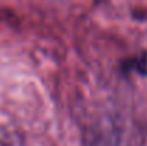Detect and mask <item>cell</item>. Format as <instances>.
<instances>
[{"mask_svg": "<svg viewBox=\"0 0 147 146\" xmlns=\"http://www.w3.org/2000/svg\"><path fill=\"white\" fill-rule=\"evenodd\" d=\"M84 146H120V130L109 120L98 122L87 130Z\"/></svg>", "mask_w": 147, "mask_h": 146, "instance_id": "1", "label": "cell"}, {"mask_svg": "<svg viewBox=\"0 0 147 146\" xmlns=\"http://www.w3.org/2000/svg\"><path fill=\"white\" fill-rule=\"evenodd\" d=\"M131 69H134L142 76H147V52H142L140 54L133 57Z\"/></svg>", "mask_w": 147, "mask_h": 146, "instance_id": "2", "label": "cell"}, {"mask_svg": "<svg viewBox=\"0 0 147 146\" xmlns=\"http://www.w3.org/2000/svg\"><path fill=\"white\" fill-rule=\"evenodd\" d=\"M0 146H10V135L1 126H0Z\"/></svg>", "mask_w": 147, "mask_h": 146, "instance_id": "3", "label": "cell"}]
</instances>
